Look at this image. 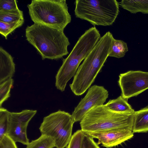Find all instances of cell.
Masks as SVG:
<instances>
[{
  "instance_id": "6da1fadb",
  "label": "cell",
  "mask_w": 148,
  "mask_h": 148,
  "mask_svg": "<svg viewBox=\"0 0 148 148\" xmlns=\"http://www.w3.org/2000/svg\"><path fill=\"white\" fill-rule=\"evenodd\" d=\"M114 38L110 32H107L79 66L69 85L75 95L83 94L94 82L109 56Z\"/></svg>"
},
{
  "instance_id": "7a4b0ae2",
  "label": "cell",
  "mask_w": 148,
  "mask_h": 148,
  "mask_svg": "<svg viewBox=\"0 0 148 148\" xmlns=\"http://www.w3.org/2000/svg\"><path fill=\"white\" fill-rule=\"evenodd\" d=\"M25 36L42 60L58 59L69 53L70 43L63 30L34 23L26 27Z\"/></svg>"
},
{
  "instance_id": "3957f363",
  "label": "cell",
  "mask_w": 148,
  "mask_h": 148,
  "mask_svg": "<svg viewBox=\"0 0 148 148\" xmlns=\"http://www.w3.org/2000/svg\"><path fill=\"white\" fill-rule=\"evenodd\" d=\"M95 27L89 28L79 38L68 56L63 60L56 76L55 86L63 92L69 80L75 75L80 64L91 51L101 38Z\"/></svg>"
},
{
  "instance_id": "277c9868",
  "label": "cell",
  "mask_w": 148,
  "mask_h": 148,
  "mask_svg": "<svg viewBox=\"0 0 148 148\" xmlns=\"http://www.w3.org/2000/svg\"><path fill=\"white\" fill-rule=\"evenodd\" d=\"M134 113L114 112L105 104L95 106L80 121L81 130L86 133L117 128H126L132 131Z\"/></svg>"
},
{
  "instance_id": "5b68a950",
  "label": "cell",
  "mask_w": 148,
  "mask_h": 148,
  "mask_svg": "<svg viewBox=\"0 0 148 148\" xmlns=\"http://www.w3.org/2000/svg\"><path fill=\"white\" fill-rule=\"evenodd\" d=\"M27 7L34 23L64 30L71 21L65 0H32Z\"/></svg>"
},
{
  "instance_id": "8992f818",
  "label": "cell",
  "mask_w": 148,
  "mask_h": 148,
  "mask_svg": "<svg viewBox=\"0 0 148 148\" xmlns=\"http://www.w3.org/2000/svg\"><path fill=\"white\" fill-rule=\"evenodd\" d=\"M74 3L76 17L94 26L112 25L119 12L120 3L116 0H77Z\"/></svg>"
},
{
  "instance_id": "52a82bcc",
  "label": "cell",
  "mask_w": 148,
  "mask_h": 148,
  "mask_svg": "<svg viewBox=\"0 0 148 148\" xmlns=\"http://www.w3.org/2000/svg\"><path fill=\"white\" fill-rule=\"evenodd\" d=\"M74 122L72 115L59 110L44 117L39 129L41 134L53 140L56 148H65L72 137Z\"/></svg>"
},
{
  "instance_id": "ba28073f",
  "label": "cell",
  "mask_w": 148,
  "mask_h": 148,
  "mask_svg": "<svg viewBox=\"0 0 148 148\" xmlns=\"http://www.w3.org/2000/svg\"><path fill=\"white\" fill-rule=\"evenodd\" d=\"M119 77L121 96L127 99L148 89V72L130 71L120 74Z\"/></svg>"
},
{
  "instance_id": "9c48e42d",
  "label": "cell",
  "mask_w": 148,
  "mask_h": 148,
  "mask_svg": "<svg viewBox=\"0 0 148 148\" xmlns=\"http://www.w3.org/2000/svg\"><path fill=\"white\" fill-rule=\"evenodd\" d=\"M36 110H25L20 112H10L6 135L15 143L27 145L29 143L27 134L28 123L37 112Z\"/></svg>"
},
{
  "instance_id": "30bf717a",
  "label": "cell",
  "mask_w": 148,
  "mask_h": 148,
  "mask_svg": "<svg viewBox=\"0 0 148 148\" xmlns=\"http://www.w3.org/2000/svg\"><path fill=\"white\" fill-rule=\"evenodd\" d=\"M108 95V91L103 86L97 85L91 86L72 113L74 122L80 121L86 114L95 107L103 105Z\"/></svg>"
},
{
  "instance_id": "8fae6325",
  "label": "cell",
  "mask_w": 148,
  "mask_h": 148,
  "mask_svg": "<svg viewBox=\"0 0 148 148\" xmlns=\"http://www.w3.org/2000/svg\"><path fill=\"white\" fill-rule=\"evenodd\" d=\"M86 133L93 138L98 139V145L101 144L103 146L106 148L116 146L134 136L132 130L126 128L114 129Z\"/></svg>"
},
{
  "instance_id": "7c38bea8",
  "label": "cell",
  "mask_w": 148,
  "mask_h": 148,
  "mask_svg": "<svg viewBox=\"0 0 148 148\" xmlns=\"http://www.w3.org/2000/svg\"><path fill=\"white\" fill-rule=\"evenodd\" d=\"M15 72V64L12 56L0 47V84L12 78Z\"/></svg>"
},
{
  "instance_id": "4fadbf2b",
  "label": "cell",
  "mask_w": 148,
  "mask_h": 148,
  "mask_svg": "<svg viewBox=\"0 0 148 148\" xmlns=\"http://www.w3.org/2000/svg\"><path fill=\"white\" fill-rule=\"evenodd\" d=\"M132 131L133 133L148 132V106L135 111Z\"/></svg>"
},
{
  "instance_id": "5bb4252c",
  "label": "cell",
  "mask_w": 148,
  "mask_h": 148,
  "mask_svg": "<svg viewBox=\"0 0 148 148\" xmlns=\"http://www.w3.org/2000/svg\"><path fill=\"white\" fill-rule=\"evenodd\" d=\"M105 105L111 111L117 112L133 114L135 112L127 99L121 95L116 99L110 100Z\"/></svg>"
},
{
  "instance_id": "9a60e30c",
  "label": "cell",
  "mask_w": 148,
  "mask_h": 148,
  "mask_svg": "<svg viewBox=\"0 0 148 148\" xmlns=\"http://www.w3.org/2000/svg\"><path fill=\"white\" fill-rule=\"evenodd\" d=\"M119 3L122 8L131 13L148 14V0H122Z\"/></svg>"
},
{
  "instance_id": "2e32d148",
  "label": "cell",
  "mask_w": 148,
  "mask_h": 148,
  "mask_svg": "<svg viewBox=\"0 0 148 148\" xmlns=\"http://www.w3.org/2000/svg\"><path fill=\"white\" fill-rule=\"evenodd\" d=\"M128 50L127 43L121 40L113 38L109 56L117 58L123 57Z\"/></svg>"
},
{
  "instance_id": "e0dca14e",
  "label": "cell",
  "mask_w": 148,
  "mask_h": 148,
  "mask_svg": "<svg viewBox=\"0 0 148 148\" xmlns=\"http://www.w3.org/2000/svg\"><path fill=\"white\" fill-rule=\"evenodd\" d=\"M26 148H53L55 147L53 140L50 137L41 134L38 138L32 140Z\"/></svg>"
},
{
  "instance_id": "ac0fdd59",
  "label": "cell",
  "mask_w": 148,
  "mask_h": 148,
  "mask_svg": "<svg viewBox=\"0 0 148 148\" xmlns=\"http://www.w3.org/2000/svg\"><path fill=\"white\" fill-rule=\"evenodd\" d=\"M24 20L23 12L19 9L14 10L0 11V21L12 23Z\"/></svg>"
},
{
  "instance_id": "d6986e66",
  "label": "cell",
  "mask_w": 148,
  "mask_h": 148,
  "mask_svg": "<svg viewBox=\"0 0 148 148\" xmlns=\"http://www.w3.org/2000/svg\"><path fill=\"white\" fill-rule=\"evenodd\" d=\"M24 22V20H21L12 23H6L0 21V33L7 39L8 36L15 29L21 26Z\"/></svg>"
},
{
  "instance_id": "ffe728a7",
  "label": "cell",
  "mask_w": 148,
  "mask_h": 148,
  "mask_svg": "<svg viewBox=\"0 0 148 148\" xmlns=\"http://www.w3.org/2000/svg\"><path fill=\"white\" fill-rule=\"evenodd\" d=\"M14 81L12 78L5 81L0 85V107L4 101L10 97V90L14 83Z\"/></svg>"
},
{
  "instance_id": "44dd1931",
  "label": "cell",
  "mask_w": 148,
  "mask_h": 148,
  "mask_svg": "<svg viewBox=\"0 0 148 148\" xmlns=\"http://www.w3.org/2000/svg\"><path fill=\"white\" fill-rule=\"evenodd\" d=\"M10 112L2 107L0 109V139L6 134L9 122Z\"/></svg>"
},
{
  "instance_id": "7402d4cb",
  "label": "cell",
  "mask_w": 148,
  "mask_h": 148,
  "mask_svg": "<svg viewBox=\"0 0 148 148\" xmlns=\"http://www.w3.org/2000/svg\"><path fill=\"white\" fill-rule=\"evenodd\" d=\"M83 133L81 130H78L75 132L66 148H81Z\"/></svg>"
},
{
  "instance_id": "603a6c76",
  "label": "cell",
  "mask_w": 148,
  "mask_h": 148,
  "mask_svg": "<svg viewBox=\"0 0 148 148\" xmlns=\"http://www.w3.org/2000/svg\"><path fill=\"white\" fill-rule=\"evenodd\" d=\"M17 1L15 0H0V11L16 10L18 8Z\"/></svg>"
},
{
  "instance_id": "cb8c5ba5",
  "label": "cell",
  "mask_w": 148,
  "mask_h": 148,
  "mask_svg": "<svg viewBox=\"0 0 148 148\" xmlns=\"http://www.w3.org/2000/svg\"><path fill=\"white\" fill-rule=\"evenodd\" d=\"M93 138L86 133L83 132L81 148H100Z\"/></svg>"
},
{
  "instance_id": "d4e9b609",
  "label": "cell",
  "mask_w": 148,
  "mask_h": 148,
  "mask_svg": "<svg viewBox=\"0 0 148 148\" xmlns=\"http://www.w3.org/2000/svg\"><path fill=\"white\" fill-rule=\"evenodd\" d=\"M0 148H18L16 143L7 135L0 139Z\"/></svg>"
}]
</instances>
